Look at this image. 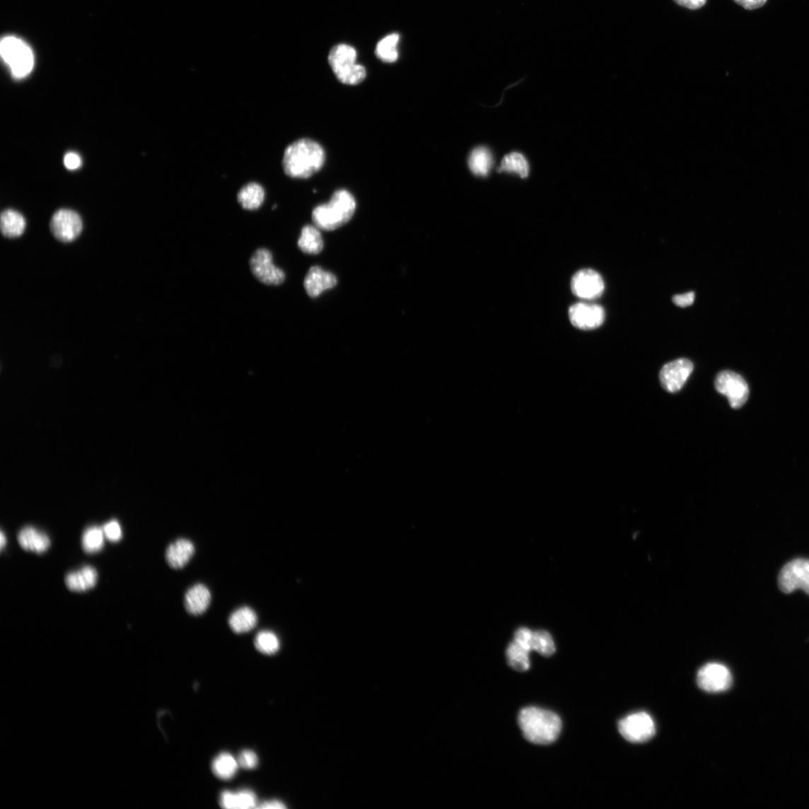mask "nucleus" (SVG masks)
Segmentation results:
<instances>
[{"instance_id": "nucleus-5", "label": "nucleus", "mask_w": 809, "mask_h": 809, "mask_svg": "<svg viewBox=\"0 0 809 809\" xmlns=\"http://www.w3.org/2000/svg\"><path fill=\"white\" fill-rule=\"evenodd\" d=\"M357 52L355 48L345 44L334 46L328 56L330 62L337 79L347 85H357L366 78L365 68L358 64Z\"/></svg>"}, {"instance_id": "nucleus-17", "label": "nucleus", "mask_w": 809, "mask_h": 809, "mask_svg": "<svg viewBox=\"0 0 809 809\" xmlns=\"http://www.w3.org/2000/svg\"><path fill=\"white\" fill-rule=\"evenodd\" d=\"M211 600V594L209 588L204 585L197 584L189 588L185 593V610L192 615H200L208 610Z\"/></svg>"}, {"instance_id": "nucleus-39", "label": "nucleus", "mask_w": 809, "mask_h": 809, "mask_svg": "<svg viewBox=\"0 0 809 809\" xmlns=\"http://www.w3.org/2000/svg\"><path fill=\"white\" fill-rule=\"evenodd\" d=\"M674 1L680 6L692 10L701 8L706 3V0H674Z\"/></svg>"}, {"instance_id": "nucleus-9", "label": "nucleus", "mask_w": 809, "mask_h": 809, "mask_svg": "<svg viewBox=\"0 0 809 809\" xmlns=\"http://www.w3.org/2000/svg\"><path fill=\"white\" fill-rule=\"evenodd\" d=\"M779 586L786 593L802 589L809 595V560L796 559L782 568Z\"/></svg>"}, {"instance_id": "nucleus-13", "label": "nucleus", "mask_w": 809, "mask_h": 809, "mask_svg": "<svg viewBox=\"0 0 809 809\" xmlns=\"http://www.w3.org/2000/svg\"><path fill=\"white\" fill-rule=\"evenodd\" d=\"M569 319L571 324L581 330H593L605 321V313L603 307L596 303L579 302L569 309Z\"/></svg>"}, {"instance_id": "nucleus-23", "label": "nucleus", "mask_w": 809, "mask_h": 809, "mask_svg": "<svg viewBox=\"0 0 809 809\" xmlns=\"http://www.w3.org/2000/svg\"><path fill=\"white\" fill-rule=\"evenodd\" d=\"M238 201L246 210H256L261 207L264 199V188L258 183L251 182L244 186L238 194Z\"/></svg>"}, {"instance_id": "nucleus-30", "label": "nucleus", "mask_w": 809, "mask_h": 809, "mask_svg": "<svg viewBox=\"0 0 809 809\" xmlns=\"http://www.w3.org/2000/svg\"><path fill=\"white\" fill-rule=\"evenodd\" d=\"M529 652L516 641L510 644L507 656L510 666L518 672H525L530 668Z\"/></svg>"}, {"instance_id": "nucleus-24", "label": "nucleus", "mask_w": 809, "mask_h": 809, "mask_svg": "<svg viewBox=\"0 0 809 809\" xmlns=\"http://www.w3.org/2000/svg\"><path fill=\"white\" fill-rule=\"evenodd\" d=\"M0 227H1V232L5 237L17 238L23 233L25 227H26V221L21 213L15 210L8 209L1 214Z\"/></svg>"}, {"instance_id": "nucleus-34", "label": "nucleus", "mask_w": 809, "mask_h": 809, "mask_svg": "<svg viewBox=\"0 0 809 809\" xmlns=\"http://www.w3.org/2000/svg\"><path fill=\"white\" fill-rule=\"evenodd\" d=\"M534 634L528 629H520L516 632L515 641L521 647L530 652L533 650Z\"/></svg>"}, {"instance_id": "nucleus-8", "label": "nucleus", "mask_w": 809, "mask_h": 809, "mask_svg": "<svg viewBox=\"0 0 809 809\" xmlns=\"http://www.w3.org/2000/svg\"><path fill=\"white\" fill-rule=\"evenodd\" d=\"M250 267L257 279L265 285L279 286L285 281V273L276 267L272 254L267 249L260 248L255 252L250 260Z\"/></svg>"}, {"instance_id": "nucleus-41", "label": "nucleus", "mask_w": 809, "mask_h": 809, "mask_svg": "<svg viewBox=\"0 0 809 809\" xmlns=\"http://www.w3.org/2000/svg\"><path fill=\"white\" fill-rule=\"evenodd\" d=\"M6 542H7L6 537L4 535V533L2 532H1V537H0V545H1L0 547H1L2 549L6 547Z\"/></svg>"}, {"instance_id": "nucleus-21", "label": "nucleus", "mask_w": 809, "mask_h": 809, "mask_svg": "<svg viewBox=\"0 0 809 809\" xmlns=\"http://www.w3.org/2000/svg\"><path fill=\"white\" fill-rule=\"evenodd\" d=\"M228 622L235 634H242L248 633L257 627L258 617L250 607L244 606L233 612Z\"/></svg>"}, {"instance_id": "nucleus-10", "label": "nucleus", "mask_w": 809, "mask_h": 809, "mask_svg": "<svg viewBox=\"0 0 809 809\" xmlns=\"http://www.w3.org/2000/svg\"><path fill=\"white\" fill-rule=\"evenodd\" d=\"M53 235L62 243H69L77 238L82 232V220L77 212L60 209L53 216L50 223Z\"/></svg>"}, {"instance_id": "nucleus-33", "label": "nucleus", "mask_w": 809, "mask_h": 809, "mask_svg": "<svg viewBox=\"0 0 809 809\" xmlns=\"http://www.w3.org/2000/svg\"><path fill=\"white\" fill-rule=\"evenodd\" d=\"M106 539L112 542H117L122 538V529L120 523L112 520L103 527Z\"/></svg>"}, {"instance_id": "nucleus-27", "label": "nucleus", "mask_w": 809, "mask_h": 809, "mask_svg": "<svg viewBox=\"0 0 809 809\" xmlns=\"http://www.w3.org/2000/svg\"><path fill=\"white\" fill-rule=\"evenodd\" d=\"M400 35L393 33L387 35L376 46V54L379 59L388 63H393L398 59L397 45Z\"/></svg>"}, {"instance_id": "nucleus-3", "label": "nucleus", "mask_w": 809, "mask_h": 809, "mask_svg": "<svg viewBox=\"0 0 809 809\" xmlns=\"http://www.w3.org/2000/svg\"><path fill=\"white\" fill-rule=\"evenodd\" d=\"M356 209V202L351 194L346 190H339L330 202L313 209L312 219L318 228L332 231L347 223Z\"/></svg>"}, {"instance_id": "nucleus-1", "label": "nucleus", "mask_w": 809, "mask_h": 809, "mask_svg": "<svg viewBox=\"0 0 809 809\" xmlns=\"http://www.w3.org/2000/svg\"><path fill=\"white\" fill-rule=\"evenodd\" d=\"M325 153L322 146L310 139H301L285 150L283 168L292 178L308 179L324 165Z\"/></svg>"}, {"instance_id": "nucleus-31", "label": "nucleus", "mask_w": 809, "mask_h": 809, "mask_svg": "<svg viewBox=\"0 0 809 809\" xmlns=\"http://www.w3.org/2000/svg\"><path fill=\"white\" fill-rule=\"evenodd\" d=\"M255 644L258 651L267 655L275 654L281 648L279 639L273 632L268 630L260 632L255 638Z\"/></svg>"}, {"instance_id": "nucleus-35", "label": "nucleus", "mask_w": 809, "mask_h": 809, "mask_svg": "<svg viewBox=\"0 0 809 809\" xmlns=\"http://www.w3.org/2000/svg\"><path fill=\"white\" fill-rule=\"evenodd\" d=\"M238 762L240 767L246 769H252L257 767L259 759L257 754L251 750H244L240 753Z\"/></svg>"}, {"instance_id": "nucleus-26", "label": "nucleus", "mask_w": 809, "mask_h": 809, "mask_svg": "<svg viewBox=\"0 0 809 809\" xmlns=\"http://www.w3.org/2000/svg\"><path fill=\"white\" fill-rule=\"evenodd\" d=\"M238 765V761L232 755L228 752H222L214 758L211 768L214 774L218 778L229 780L236 774Z\"/></svg>"}, {"instance_id": "nucleus-36", "label": "nucleus", "mask_w": 809, "mask_h": 809, "mask_svg": "<svg viewBox=\"0 0 809 809\" xmlns=\"http://www.w3.org/2000/svg\"><path fill=\"white\" fill-rule=\"evenodd\" d=\"M676 305L685 308L692 305L694 301V293L689 292L682 295H676L673 298Z\"/></svg>"}, {"instance_id": "nucleus-14", "label": "nucleus", "mask_w": 809, "mask_h": 809, "mask_svg": "<svg viewBox=\"0 0 809 809\" xmlns=\"http://www.w3.org/2000/svg\"><path fill=\"white\" fill-rule=\"evenodd\" d=\"M694 369L693 363L686 359H680L665 364L660 373L663 388L670 393H676L687 383Z\"/></svg>"}, {"instance_id": "nucleus-20", "label": "nucleus", "mask_w": 809, "mask_h": 809, "mask_svg": "<svg viewBox=\"0 0 809 809\" xmlns=\"http://www.w3.org/2000/svg\"><path fill=\"white\" fill-rule=\"evenodd\" d=\"M257 798L254 791L248 789L236 793L225 791L221 795V807L228 809H248L257 807Z\"/></svg>"}, {"instance_id": "nucleus-32", "label": "nucleus", "mask_w": 809, "mask_h": 809, "mask_svg": "<svg viewBox=\"0 0 809 809\" xmlns=\"http://www.w3.org/2000/svg\"><path fill=\"white\" fill-rule=\"evenodd\" d=\"M533 650L545 656H549L554 653V644L547 632L541 630L534 634Z\"/></svg>"}, {"instance_id": "nucleus-38", "label": "nucleus", "mask_w": 809, "mask_h": 809, "mask_svg": "<svg viewBox=\"0 0 809 809\" xmlns=\"http://www.w3.org/2000/svg\"><path fill=\"white\" fill-rule=\"evenodd\" d=\"M65 166L69 170H75L80 168L81 164V159L80 156L74 153H69L66 155L64 158Z\"/></svg>"}, {"instance_id": "nucleus-15", "label": "nucleus", "mask_w": 809, "mask_h": 809, "mask_svg": "<svg viewBox=\"0 0 809 809\" xmlns=\"http://www.w3.org/2000/svg\"><path fill=\"white\" fill-rule=\"evenodd\" d=\"M337 284L336 277L325 272L319 267L310 268L305 279V288L308 295L317 298L325 290L334 287Z\"/></svg>"}, {"instance_id": "nucleus-7", "label": "nucleus", "mask_w": 809, "mask_h": 809, "mask_svg": "<svg viewBox=\"0 0 809 809\" xmlns=\"http://www.w3.org/2000/svg\"><path fill=\"white\" fill-rule=\"evenodd\" d=\"M618 730L629 742L641 743L651 740L656 733L652 717L646 712L630 714L618 723Z\"/></svg>"}, {"instance_id": "nucleus-12", "label": "nucleus", "mask_w": 809, "mask_h": 809, "mask_svg": "<svg viewBox=\"0 0 809 809\" xmlns=\"http://www.w3.org/2000/svg\"><path fill=\"white\" fill-rule=\"evenodd\" d=\"M571 288L574 295L578 298L592 301L603 295L605 284L603 277L598 272L583 269L573 276Z\"/></svg>"}, {"instance_id": "nucleus-4", "label": "nucleus", "mask_w": 809, "mask_h": 809, "mask_svg": "<svg viewBox=\"0 0 809 809\" xmlns=\"http://www.w3.org/2000/svg\"><path fill=\"white\" fill-rule=\"evenodd\" d=\"M0 54L16 79L28 77L33 69L35 57L31 47L14 35L3 37L0 42Z\"/></svg>"}, {"instance_id": "nucleus-19", "label": "nucleus", "mask_w": 809, "mask_h": 809, "mask_svg": "<svg viewBox=\"0 0 809 809\" xmlns=\"http://www.w3.org/2000/svg\"><path fill=\"white\" fill-rule=\"evenodd\" d=\"M98 581V573L91 566H86L78 571L69 574L66 585L73 592H84L93 588Z\"/></svg>"}, {"instance_id": "nucleus-37", "label": "nucleus", "mask_w": 809, "mask_h": 809, "mask_svg": "<svg viewBox=\"0 0 809 809\" xmlns=\"http://www.w3.org/2000/svg\"><path fill=\"white\" fill-rule=\"evenodd\" d=\"M734 1L745 9L752 11L763 7L767 0H734Z\"/></svg>"}, {"instance_id": "nucleus-2", "label": "nucleus", "mask_w": 809, "mask_h": 809, "mask_svg": "<svg viewBox=\"0 0 809 809\" xmlns=\"http://www.w3.org/2000/svg\"><path fill=\"white\" fill-rule=\"evenodd\" d=\"M519 725L524 737L530 743L547 745L559 737L562 723L554 713L530 706L522 710L519 715Z\"/></svg>"}, {"instance_id": "nucleus-25", "label": "nucleus", "mask_w": 809, "mask_h": 809, "mask_svg": "<svg viewBox=\"0 0 809 809\" xmlns=\"http://www.w3.org/2000/svg\"><path fill=\"white\" fill-rule=\"evenodd\" d=\"M493 165L490 151L484 146L475 148L469 158V166L472 172L478 176H486Z\"/></svg>"}, {"instance_id": "nucleus-11", "label": "nucleus", "mask_w": 809, "mask_h": 809, "mask_svg": "<svg viewBox=\"0 0 809 809\" xmlns=\"http://www.w3.org/2000/svg\"><path fill=\"white\" fill-rule=\"evenodd\" d=\"M697 682L704 691L722 692L731 687L732 675L726 665L716 663H708L699 670Z\"/></svg>"}, {"instance_id": "nucleus-16", "label": "nucleus", "mask_w": 809, "mask_h": 809, "mask_svg": "<svg viewBox=\"0 0 809 809\" xmlns=\"http://www.w3.org/2000/svg\"><path fill=\"white\" fill-rule=\"evenodd\" d=\"M195 552L194 543L187 539L180 538L172 542L166 551V560L169 566L180 570L191 561Z\"/></svg>"}, {"instance_id": "nucleus-6", "label": "nucleus", "mask_w": 809, "mask_h": 809, "mask_svg": "<svg viewBox=\"0 0 809 809\" xmlns=\"http://www.w3.org/2000/svg\"><path fill=\"white\" fill-rule=\"evenodd\" d=\"M718 393L727 397L733 409H740L747 402L750 388L745 379L739 374L729 371L719 373L715 380Z\"/></svg>"}, {"instance_id": "nucleus-40", "label": "nucleus", "mask_w": 809, "mask_h": 809, "mask_svg": "<svg viewBox=\"0 0 809 809\" xmlns=\"http://www.w3.org/2000/svg\"><path fill=\"white\" fill-rule=\"evenodd\" d=\"M257 808L262 809H284L286 808V806L280 801L272 800L262 803Z\"/></svg>"}, {"instance_id": "nucleus-18", "label": "nucleus", "mask_w": 809, "mask_h": 809, "mask_svg": "<svg viewBox=\"0 0 809 809\" xmlns=\"http://www.w3.org/2000/svg\"><path fill=\"white\" fill-rule=\"evenodd\" d=\"M20 546L26 551L42 554L50 547L49 537L32 526L24 527L18 536Z\"/></svg>"}, {"instance_id": "nucleus-22", "label": "nucleus", "mask_w": 809, "mask_h": 809, "mask_svg": "<svg viewBox=\"0 0 809 809\" xmlns=\"http://www.w3.org/2000/svg\"><path fill=\"white\" fill-rule=\"evenodd\" d=\"M298 248L309 255H318L323 249V239L318 227L308 225L303 227L298 243Z\"/></svg>"}, {"instance_id": "nucleus-28", "label": "nucleus", "mask_w": 809, "mask_h": 809, "mask_svg": "<svg viewBox=\"0 0 809 809\" xmlns=\"http://www.w3.org/2000/svg\"><path fill=\"white\" fill-rule=\"evenodd\" d=\"M499 172L514 173L525 179L529 174L528 163L523 155L512 153L503 158Z\"/></svg>"}, {"instance_id": "nucleus-29", "label": "nucleus", "mask_w": 809, "mask_h": 809, "mask_svg": "<svg viewBox=\"0 0 809 809\" xmlns=\"http://www.w3.org/2000/svg\"><path fill=\"white\" fill-rule=\"evenodd\" d=\"M105 539L103 528L88 527L84 530L82 537L83 549L90 554L98 552L103 549Z\"/></svg>"}]
</instances>
